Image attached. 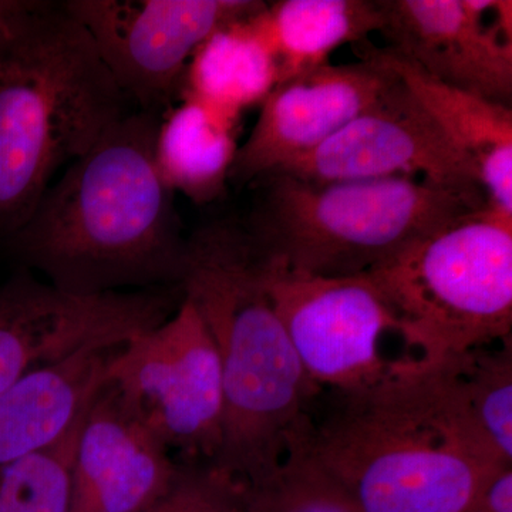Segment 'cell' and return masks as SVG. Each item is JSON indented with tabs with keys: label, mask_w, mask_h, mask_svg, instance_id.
Wrapping results in <instances>:
<instances>
[{
	"label": "cell",
	"mask_w": 512,
	"mask_h": 512,
	"mask_svg": "<svg viewBox=\"0 0 512 512\" xmlns=\"http://www.w3.org/2000/svg\"><path fill=\"white\" fill-rule=\"evenodd\" d=\"M329 394L303 441L362 512H461L512 467L471 413L450 359Z\"/></svg>",
	"instance_id": "2"
},
{
	"label": "cell",
	"mask_w": 512,
	"mask_h": 512,
	"mask_svg": "<svg viewBox=\"0 0 512 512\" xmlns=\"http://www.w3.org/2000/svg\"><path fill=\"white\" fill-rule=\"evenodd\" d=\"M379 0L392 50L433 79L511 107L512 2Z\"/></svg>",
	"instance_id": "13"
},
{
	"label": "cell",
	"mask_w": 512,
	"mask_h": 512,
	"mask_svg": "<svg viewBox=\"0 0 512 512\" xmlns=\"http://www.w3.org/2000/svg\"><path fill=\"white\" fill-rule=\"evenodd\" d=\"M239 121L185 96L165 110L154 163L168 190L197 205L220 200L238 153Z\"/></svg>",
	"instance_id": "17"
},
{
	"label": "cell",
	"mask_w": 512,
	"mask_h": 512,
	"mask_svg": "<svg viewBox=\"0 0 512 512\" xmlns=\"http://www.w3.org/2000/svg\"><path fill=\"white\" fill-rule=\"evenodd\" d=\"M365 275L430 363L511 338L512 215L488 202Z\"/></svg>",
	"instance_id": "6"
},
{
	"label": "cell",
	"mask_w": 512,
	"mask_h": 512,
	"mask_svg": "<svg viewBox=\"0 0 512 512\" xmlns=\"http://www.w3.org/2000/svg\"><path fill=\"white\" fill-rule=\"evenodd\" d=\"M127 97L64 2L0 10V239L25 225L56 174L127 113Z\"/></svg>",
	"instance_id": "4"
},
{
	"label": "cell",
	"mask_w": 512,
	"mask_h": 512,
	"mask_svg": "<svg viewBox=\"0 0 512 512\" xmlns=\"http://www.w3.org/2000/svg\"><path fill=\"white\" fill-rule=\"evenodd\" d=\"M450 363L477 423L512 463V339L450 357Z\"/></svg>",
	"instance_id": "22"
},
{
	"label": "cell",
	"mask_w": 512,
	"mask_h": 512,
	"mask_svg": "<svg viewBox=\"0 0 512 512\" xmlns=\"http://www.w3.org/2000/svg\"><path fill=\"white\" fill-rule=\"evenodd\" d=\"M279 67V82L328 64L345 45L382 29L379 0H281L256 15Z\"/></svg>",
	"instance_id": "19"
},
{
	"label": "cell",
	"mask_w": 512,
	"mask_h": 512,
	"mask_svg": "<svg viewBox=\"0 0 512 512\" xmlns=\"http://www.w3.org/2000/svg\"><path fill=\"white\" fill-rule=\"evenodd\" d=\"M178 463L106 380L84 416L72 511L141 512L173 484Z\"/></svg>",
	"instance_id": "14"
},
{
	"label": "cell",
	"mask_w": 512,
	"mask_h": 512,
	"mask_svg": "<svg viewBox=\"0 0 512 512\" xmlns=\"http://www.w3.org/2000/svg\"><path fill=\"white\" fill-rule=\"evenodd\" d=\"M120 348L80 350L0 393V470L69 430L106 383Z\"/></svg>",
	"instance_id": "16"
},
{
	"label": "cell",
	"mask_w": 512,
	"mask_h": 512,
	"mask_svg": "<svg viewBox=\"0 0 512 512\" xmlns=\"http://www.w3.org/2000/svg\"><path fill=\"white\" fill-rule=\"evenodd\" d=\"M362 60L323 64L276 84L232 165L229 183H255L325 144L375 106L399 77L360 43Z\"/></svg>",
	"instance_id": "12"
},
{
	"label": "cell",
	"mask_w": 512,
	"mask_h": 512,
	"mask_svg": "<svg viewBox=\"0 0 512 512\" xmlns=\"http://www.w3.org/2000/svg\"><path fill=\"white\" fill-rule=\"evenodd\" d=\"M107 379L168 450L181 451L187 460L217 458L225 419L221 360L187 299L156 328L124 343Z\"/></svg>",
	"instance_id": "8"
},
{
	"label": "cell",
	"mask_w": 512,
	"mask_h": 512,
	"mask_svg": "<svg viewBox=\"0 0 512 512\" xmlns=\"http://www.w3.org/2000/svg\"><path fill=\"white\" fill-rule=\"evenodd\" d=\"M259 10L221 26L201 43L185 70L180 97L235 120L264 103L279 83V67L256 20Z\"/></svg>",
	"instance_id": "18"
},
{
	"label": "cell",
	"mask_w": 512,
	"mask_h": 512,
	"mask_svg": "<svg viewBox=\"0 0 512 512\" xmlns=\"http://www.w3.org/2000/svg\"><path fill=\"white\" fill-rule=\"evenodd\" d=\"M473 167L488 205L512 215V110L433 79L390 49L372 46Z\"/></svg>",
	"instance_id": "15"
},
{
	"label": "cell",
	"mask_w": 512,
	"mask_h": 512,
	"mask_svg": "<svg viewBox=\"0 0 512 512\" xmlns=\"http://www.w3.org/2000/svg\"><path fill=\"white\" fill-rule=\"evenodd\" d=\"M138 110L163 114L180 97L195 50L214 30L254 15L255 0H64Z\"/></svg>",
	"instance_id": "10"
},
{
	"label": "cell",
	"mask_w": 512,
	"mask_h": 512,
	"mask_svg": "<svg viewBox=\"0 0 512 512\" xmlns=\"http://www.w3.org/2000/svg\"><path fill=\"white\" fill-rule=\"evenodd\" d=\"M244 222L265 255L319 276L369 274L448 221L487 204L484 192L417 178L312 183L284 173L259 180Z\"/></svg>",
	"instance_id": "5"
},
{
	"label": "cell",
	"mask_w": 512,
	"mask_h": 512,
	"mask_svg": "<svg viewBox=\"0 0 512 512\" xmlns=\"http://www.w3.org/2000/svg\"><path fill=\"white\" fill-rule=\"evenodd\" d=\"M171 289L77 295L22 268L0 284V393L87 348H117L173 315Z\"/></svg>",
	"instance_id": "9"
},
{
	"label": "cell",
	"mask_w": 512,
	"mask_h": 512,
	"mask_svg": "<svg viewBox=\"0 0 512 512\" xmlns=\"http://www.w3.org/2000/svg\"><path fill=\"white\" fill-rule=\"evenodd\" d=\"M178 288L221 360L224 437L212 463L256 483L284 461L322 390L293 350L265 286L261 249L244 222L214 221L192 232Z\"/></svg>",
	"instance_id": "3"
},
{
	"label": "cell",
	"mask_w": 512,
	"mask_h": 512,
	"mask_svg": "<svg viewBox=\"0 0 512 512\" xmlns=\"http://www.w3.org/2000/svg\"><path fill=\"white\" fill-rule=\"evenodd\" d=\"M461 512H512V467L504 470Z\"/></svg>",
	"instance_id": "24"
},
{
	"label": "cell",
	"mask_w": 512,
	"mask_h": 512,
	"mask_svg": "<svg viewBox=\"0 0 512 512\" xmlns=\"http://www.w3.org/2000/svg\"><path fill=\"white\" fill-rule=\"evenodd\" d=\"M141 512H247V488L212 461L187 460L165 494Z\"/></svg>",
	"instance_id": "23"
},
{
	"label": "cell",
	"mask_w": 512,
	"mask_h": 512,
	"mask_svg": "<svg viewBox=\"0 0 512 512\" xmlns=\"http://www.w3.org/2000/svg\"><path fill=\"white\" fill-rule=\"evenodd\" d=\"M262 269L293 350L322 392L369 389L433 365L366 275H313L264 252Z\"/></svg>",
	"instance_id": "7"
},
{
	"label": "cell",
	"mask_w": 512,
	"mask_h": 512,
	"mask_svg": "<svg viewBox=\"0 0 512 512\" xmlns=\"http://www.w3.org/2000/svg\"><path fill=\"white\" fill-rule=\"evenodd\" d=\"M87 409L55 441L0 470V512L72 511L74 461Z\"/></svg>",
	"instance_id": "20"
},
{
	"label": "cell",
	"mask_w": 512,
	"mask_h": 512,
	"mask_svg": "<svg viewBox=\"0 0 512 512\" xmlns=\"http://www.w3.org/2000/svg\"><path fill=\"white\" fill-rule=\"evenodd\" d=\"M247 512H362L355 501L316 463L303 430L269 476L245 484Z\"/></svg>",
	"instance_id": "21"
},
{
	"label": "cell",
	"mask_w": 512,
	"mask_h": 512,
	"mask_svg": "<svg viewBox=\"0 0 512 512\" xmlns=\"http://www.w3.org/2000/svg\"><path fill=\"white\" fill-rule=\"evenodd\" d=\"M160 117L127 111L64 168L5 241L23 268L77 295L180 286L188 237L154 163Z\"/></svg>",
	"instance_id": "1"
},
{
	"label": "cell",
	"mask_w": 512,
	"mask_h": 512,
	"mask_svg": "<svg viewBox=\"0 0 512 512\" xmlns=\"http://www.w3.org/2000/svg\"><path fill=\"white\" fill-rule=\"evenodd\" d=\"M276 173L312 183L421 177L451 190L484 192L471 164L400 79L325 144Z\"/></svg>",
	"instance_id": "11"
}]
</instances>
